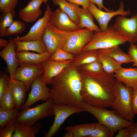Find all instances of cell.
<instances>
[{
	"label": "cell",
	"mask_w": 137,
	"mask_h": 137,
	"mask_svg": "<svg viewBox=\"0 0 137 137\" xmlns=\"http://www.w3.org/2000/svg\"><path fill=\"white\" fill-rule=\"evenodd\" d=\"M76 55L66 52L63 49H58L52 55L49 59L58 62H63L68 60H74Z\"/></svg>",
	"instance_id": "e575fe53"
},
{
	"label": "cell",
	"mask_w": 137,
	"mask_h": 137,
	"mask_svg": "<svg viewBox=\"0 0 137 137\" xmlns=\"http://www.w3.org/2000/svg\"><path fill=\"white\" fill-rule=\"evenodd\" d=\"M116 80L127 87L134 89L137 87V68L122 67L114 74Z\"/></svg>",
	"instance_id": "ffe728a7"
},
{
	"label": "cell",
	"mask_w": 137,
	"mask_h": 137,
	"mask_svg": "<svg viewBox=\"0 0 137 137\" xmlns=\"http://www.w3.org/2000/svg\"><path fill=\"white\" fill-rule=\"evenodd\" d=\"M116 137H128V132L127 128H125L119 129Z\"/></svg>",
	"instance_id": "f6af8a7d"
},
{
	"label": "cell",
	"mask_w": 137,
	"mask_h": 137,
	"mask_svg": "<svg viewBox=\"0 0 137 137\" xmlns=\"http://www.w3.org/2000/svg\"><path fill=\"white\" fill-rule=\"evenodd\" d=\"M16 53L18 62L33 64H42L52 55L47 52L38 54L24 51Z\"/></svg>",
	"instance_id": "44dd1931"
},
{
	"label": "cell",
	"mask_w": 137,
	"mask_h": 137,
	"mask_svg": "<svg viewBox=\"0 0 137 137\" xmlns=\"http://www.w3.org/2000/svg\"><path fill=\"white\" fill-rule=\"evenodd\" d=\"M9 41L6 40L1 38L0 39V48H2L4 47L8 44Z\"/></svg>",
	"instance_id": "bcb514c9"
},
{
	"label": "cell",
	"mask_w": 137,
	"mask_h": 137,
	"mask_svg": "<svg viewBox=\"0 0 137 137\" xmlns=\"http://www.w3.org/2000/svg\"><path fill=\"white\" fill-rule=\"evenodd\" d=\"M96 123H86L73 126H68L64 129L72 132L74 137L88 136L91 134Z\"/></svg>",
	"instance_id": "f1b7e54d"
},
{
	"label": "cell",
	"mask_w": 137,
	"mask_h": 137,
	"mask_svg": "<svg viewBox=\"0 0 137 137\" xmlns=\"http://www.w3.org/2000/svg\"><path fill=\"white\" fill-rule=\"evenodd\" d=\"M93 33V31L87 28L70 32L69 37L63 49L76 55L90 41Z\"/></svg>",
	"instance_id": "9c48e42d"
},
{
	"label": "cell",
	"mask_w": 137,
	"mask_h": 137,
	"mask_svg": "<svg viewBox=\"0 0 137 137\" xmlns=\"http://www.w3.org/2000/svg\"><path fill=\"white\" fill-rule=\"evenodd\" d=\"M132 109L135 115L137 114V87L133 89L132 100Z\"/></svg>",
	"instance_id": "60d3db41"
},
{
	"label": "cell",
	"mask_w": 137,
	"mask_h": 137,
	"mask_svg": "<svg viewBox=\"0 0 137 137\" xmlns=\"http://www.w3.org/2000/svg\"><path fill=\"white\" fill-rule=\"evenodd\" d=\"M81 107L84 111L93 115L99 123L107 128L112 137L119 129L126 128L133 123L124 118L114 110H108L105 108L93 106L83 101Z\"/></svg>",
	"instance_id": "3957f363"
},
{
	"label": "cell",
	"mask_w": 137,
	"mask_h": 137,
	"mask_svg": "<svg viewBox=\"0 0 137 137\" xmlns=\"http://www.w3.org/2000/svg\"><path fill=\"white\" fill-rule=\"evenodd\" d=\"M74 60L58 62L48 59L42 63L44 69L43 78L47 84H51L53 79L59 74Z\"/></svg>",
	"instance_id": "e0dca14e"
},
{
	"label": "cell",
	"mask_w": 137,
	"mask_h": 137,
	"mask_svg": "<svg viewBox=\"0 0 137 137\" xmlns=\"http://www.w3.org/2000/svg\"><path fill=\"white\" fill-rule=\"evenodd\" d=\"M77 68L84 74L93 76H100L106 73L98 60L81 65Z\"/></svg>",
	"instance_id": "f546056e"
},
{
	"label": "cell",
	"mask_w": 137,
	"mask_h": 137,
	"mask_svg": "<svg viewBox=\"0 0 137 137\" xmlns=\"http://www.w3.org/2000/svg\"><path fill=\"white\" fill-rule=\"evenodd\" d=\"M94 17L88 8H81L80 14V22L78 26L81 29L85 28L93 31H101L100 27L94 23Z\"/></svg>",
	"instance_id": "4316f807"
},
{
	"label": "cell",
	"mask_w": 137,
	"mask_h": 137,
	"mask_svg": "<svg viewBox=\"0 0 137 137\" xmlns=\"http://www.w3.org/2000/svg\"><path fill=\"white\" fill-rule=\"evenodd\" d=\"M119 15L113 25L121 35L126 38L130 44L137 42V13L128 18Z\"/></svg>",
	"instance_id": "30bf717a"
},
{
	"label": "cell",
	"mask_w": 137,
	"mask_h": 137,
	"mask_svg": "<svg viewBox=\"0 0 137 137\" xmlns=\"http://www.w3.org/2000/svg\"><path fill=\"white\" fill-rule=\"evenodd\" d=\"M98 50H90L80 52L76 55L72 63L74 67L77 68L80 66L98 60Z\"/></svg>",
	"instance_id": "484cf974"
},
{
	"label": "cell",
	"mask_w": 137,
	"mask_h": 137,
	"mask_svg": "<svg viewBox=\"0 0 137 137\" xmlns=\"http://www.w3.org/2000/svg\"><path fill=\"white\" fill-rule=\"evenodd\" d=\"M67 2L82 6L83 8H88L90 6L91 3L89 0H66Z\"/></svg>",
	"instance_id": "7bdbcfd3"
},
{
	"label": "cell",
	"mask_w": 137,
	"mask_h": 137,
	"mask_svg": "<svg viewBox=\"0 0 137 137\" xmlns=\"http://www.w3.org/2000/svg\"><path fill=\"white\" fill-rule=\"evenodd\" d=\"M19 110L15 107L6 109L0 107V128H4L10 123L16 121L20 112Z\"/></svg>",
	"instance_id": "4dcf8cb0"
},
{
	"label": "cell",
	"mask_w": 137,
	"mask_h": 137,
	"mask_svg": "<svg viewBox=\"0 0 137 137\" xmlns=\"http://www.w3.org/2000/svg\"><path fill=\"white\" fill-rule=\"evenodd\" d=\"M81 73L83 101L96 107L105 108L112 107L115 100L116 79L114 74L106 73L101 76H95Z\"/></svg>",
	"instance_id": "7a4b0ae2"
},
{
	"label": "cell",
	"mask_w": 137,
	"mask_h": 137,
	"mask_svg": "<svg viewBox=\"0 0 137 137\" xmlns=\"http://www.w3.org/2000/svg\"><path fill=\"white\" fill-rule=\"evenodd\" d=\"M111 133L105 126L99 123H96L91 134L88 137H112Z\"/></svg>",
	"instance_id": "d590c367"
},
{
	"label": "cell",
	"mask_w": 137,
	"mask_h": 137,
	"mask_svg": "<svg viewBox=\"0 0 137 137\" xmlns=\"http://www.w3.org/2000/svg\"><path fill=\"white\" fill-rule=\"evenodd\" d=\"M12 137H35L39 132L41 126L39 123L31 127L16 121Z\"/></svg>",
	"instance_id": "cb8c5ba5"
},
{
	"label": "cell",
	"mask_w": 137,
	"mask_h": 137,
	"mask_svg": "<svg viewBox=\"0 0 137 137\" xmlns=\"http://www.w3.org/2000/svg\"><path fill=\"white\" fill-rule=\"evenodd\" d=\"M135 44L136 45V46L137 47V42H136V43Z\"/></svg>",
	"instance_id": "681fc988"
},
{
	"label": "cell",
	"mask_w": 137,
	"mask_h": 137,
	"mask_svg": "<svg viewBox=\"0 0 137 137\" xmlns=\"http://www.w3.org/2000/svg\"><path fill=\"white\" fill-rule=\"evenodd\" d=\"M8 87L13 96L15 107L21 109L25 102L27 91L22 82L8 78Z\"/></svg>",
	"instance_id": "d6986e66"
},
{
	"label": "cell",
	"mask_w": 137,
	"mask_h": 137,
	"mask_svg": "<svg viewBox=\"0 0 137 137\" xmlns=\"http://www.w3.org/2000/svg\"><path fill=\"white\" fill-rule=\"evenodd\" d=\"M54 120L48 131L44 135L45 137H52L59 130L65 120L74 114L84 111L81 107L63 104H54L53 106Z\"/></svg>",
	"instance_id": "ba28073f"
},
{
	"label": "cell",
	"mask_w": 137,
	"mask_h": 137,
	"mask_svg": "<svg viewBox=\"0 0 137 137\" xmlns=\"http://www.w3.org/2000/svg\"><path fill=\"white\" fill-rule=\"evenodd\" d=\"M26 28L25 24L24 22L18 20L14 21L5 30V36H10L24 32Z\"/></svg>",
	"instance_id": "d6a6232c"
},
{
	"label": "cell",
	"mask_w": 137,
	"mask_h": 137,
	"mask_svg": "<svg viewBox=\"0 0 137 137\" xmlns=\"http://www.w3.org/2000/svg\"><path fill=\"white\" fill-rule=\"evenodd\" d=\"M70 32L58 29L48 24L42 37L47 52L51 55L58 49H63L69 37Z\"/></svg>",
	"instance_id": "52a82bcc"
},
{
	"label": "cell",
	"mask_w": 137,
	"mask_h": 137,
	"mask_svg": "<svg viewBox=\"0 0 137 137\" xmlns=\"http://www.w3.org/2000/svg\"><path fill=\"white\" fill-rule=\"evenodd\" d=\"M43 3V0H31L26 6L19 11V18L25 23L35 22L42 14L40 7Z\"/></svg>",
	"instance_id": "ac0fdd59"
},
{
	"label": "cell",
	"mask_w": 137,
	"mask_h": 137,
	"mask_svg": "<svg viewBox=\"0 0 137 137\" xmlns=\"http://www.w3.org/2000/svg\"><path fill=\"white\" fill-rule=\"evenodd\" d=\"M100 50L122 64L133 62L131 57L128 54L124 52L119 46Z\"/></svg>",
	"instance_id": "83f0119b"
},
{
	"label": "cell",
	"mask_w": 137,
	"mask_h": 137,
	"mask_svg": "<svg viewBox=\"0 0 137 137\" xmlns=\"http://www.w3.org/2000/svg\"><path fill=\"white\" fill-rule=\"evenodd\" d=\"M9 43L0 52V56L5 61L9 74V78L14 79L19 62L16 56V46L13 38L10 37Z\"/></svg>",
	"instance_id": "2e32d148"
},
{
	"label": "cell",
	"mask_w": 137,
	"mask_h": 137,
	"mask_svg": "<svg viewBox=\"0 0 137 137\" xmlns=\"http://www.w3.org/2000/svg\"><path fill=\"white\" fill-rule=\"evenodd\" d=\"M18 0H0V12L2 13L14 10Z\"/></svg>",
	"instance_id": "8d00e7d4"
},
{
	"label": "cell",
	"mask_w": 137,
	"mask_h": 137,
	"mask_svg": "<svg viewBox=\"0 0 137 137\" xmlns=\"http://www.w3.org/2000/svg\"><path fill=\"white\" fill-rule=\"evenodd\" d=\"M14 41L16 46V52L31 50L42 53L47 51L46 47L42 38L28 41Z\"/></svg>",
	"instance_id": "7402d4cb"
},
{
	"label": "cell",
	"mask_w": 137,
	"mask_h": 137,
	"mask_svg": "<svg viewBox=\"0 0 137 137\" xmlns=\"http://www.w3.org/2000/svg\"><path fill=\"white\" fill-rule=\"evenodd\" d=\"M55 5H58L75 23L79 24L81 8L77 5L70 3L66 0H50Z\"/></svg>",
	"instance_id": "603a6c76"
},
{
	"label": "cell",
	"mask_w": 137,
	"mask_h": 137,
	"mask_svg": "<svg viewBox=\"0 0 137 137\" xmlns=\"http://www.w3.org/2000/svg\"><path fill=\"white\" fill-rule=\"evenodd\" d=\"M127 42V39L110 25L106 30L95 32L90 41L81 52L90 50L107 49L119 46Z\"/></svg>",
	"instance_id": "277c9868"
},
{
	"label": "cell",
	"mask_w": 137,
	"mask_h": 137,
	"mask_svg": "<svg viewBox=\"0 0 137 137\" xmlns=\"http://www.w3.org/2000/svg\"><path fill=\"white\" fill-rule=\"evenodd\" d=\"M0 107L6 109H11L15 107L14 100L9 87L0 97Z\"/></svg>",
	"instance_id": "836d02e7"
},
{
	"label": "cell",
	"mask_w": 137,
	"mask_h": 137,
	"mask_svg": "<svg viewBox=\"0 0 137 137\" xmlns=\"http://www.w3.org/2000/svg\"><path fill=\"white\" fill-rule=\"evenodd\" d=\"M98 60L101 63L105 72L108 74H114L122 67V64L101 50H98Z\"/></svg>",
	"instance_id": "d4e9b609"
},
{
	"label": "cell",
	"mask_w": 137,
	"mask_h": 137,
	"mask_svg": "<svg viewBox=\"0 0 137 137\" xmlns=\"http://www.w3.org/2000/svg\"><path fill=\"white\" fill-rule=\"evenodd\" d=\"M18 62L14 79L23 82L27 91L34 80L43 73V67L42 64H33Z\"/></svg>",
	"instance_id": "7c38bea8"
},
{
	"label": "cell",
	"mask_w": 137,
	"mask_h": 137,
	"mask_svg": "<svg viewBox=\"0 0 137 137\" xmlns=\"http://www.w3.org/2000/svg\"><path fill=\"white\" fill-rule=\"evenodd\" d=\"M43 80L42 75L37 77L30 85L31 90L21 110L29 108L39 100L46 101L51 98L50 89Z\"/></svg>",
	"instance_id": "8fae6325"
},
{
	"label": "cell",
	"mask_w": 137,
	"mask_h": 137,
	"mask_svg": "<svg viewBox=\"0 0 137 137\" xmlns=\"http://www.w3.org/2000/svg\"><path fill=\"white\" fill-rule=\"evenodd\" d=\"M16 122H12L4 128H0V137H12L14 132Z\"/></svg>",
	"instance_id": "74e56055"
},
{
	"label": "cell",
	"mask_w": 137,
	"mask_h": 137,
	"mask_svg": "<svg viewBox=\"0 0 137 137\" xmlns=\"http://www.w3.org/2000/svg\"><path fill=\"white\" fill-rule=\"evenodd\" d=\"M88 9L97 21L101 31L108 28L109 22L113 17L117 15L127 16L131 13L130 10H125L124 4L123 1L120 2L119 7L116 11H103L99 9L95 4L92 3H90Z\"/></svg>",
	"instance_id": "4fadbf2b"
},
{
	"label": "cell",
	"mask_w": 137,
	"mask_h": 137,
	"mask_svg": "<svg viewBox=\"0 0 137 137\" xmlns=\"http://www.w3.org/2000/svg\"><path fill=\"white\" fill-rule=\"evenodd\" d=\"M91 3L96 4L97 6V7L99 9L102 10L104 9L106 11L111 12L114 11L113 10H111L105 7L103 4V0H89Z\"/></svg>",
	"instance_id": "ee69618b"
},
{
	"label": "cell",
	"mask_w": 137,
	"mask_h": 137,
	"mask_svg": "<svg viewBox=\"0 0 137 137\" xmlns=\"http://www.w3.org/2000/svg\"><path fill=\"white\" fill-rule=\"evenodd\" d=\"M8 78L6 74L1 72L0 75V97L8 87Z\"/></svg>",
	"instance_id": "f35d334b"
},
{
	"label": "cell",
	"mask_w": 137,
	"mask_h": 137,
	"mask_svg": "<svg viewBox=\"0 0 137 137\" xmlns=\"http://www.w3.org/2000/svg\"><path fill=\"white\" fill-rule=\"evenodd\" d=\"M54 103L50 98L43 103L32 108L22 110L16 121L32 127L38 120L54 114L53 106Z\"/></svg>",
	"instance_id": "8992f818"
},
{
	"label": "cell",
	"mask_w": 137,
	"mask_h": 137,
	"mask_svg": "<svg viewBox=\"0 0 137 137\" xmlns=\"http://www.w3.org/2000/svg\"><path fill=\"white\" fill-rule=\"evenodd\" d=\"M72 63L53 79L50 92L55 104L81 107L82 75Z\"/></svg>",
	"instance_id": "6da1fadb"
},
{
	"label": "cell",
	"mask_w": 137,
	"mask_h": 137,
	"mask_svg": "<svg viewBox=\"0 0 137 137\" xmlns=\"http://www.w3.org/2000/svg\"><path fill=\"white\" fill-rule=\"evenodd\" d=\"M126 128L128 132V137H137V121Z\"/></svg>",
	"instance_id": "b9f144b4"
},
{
	"label": "cell",
	"mask_w": 137,
	"mask_h": 137,
	"mask_svg": "<svg viewBox=\"0 0 137 137\" xmlns=\"http://www.w3.org/2000/svg\"><path fill=\"white\" fill-rule=\"evenodd\" d=\"M52 12L50 6L48 4H47L43 16L36 22L31 27L29 32L24 36L14 38V40L21 41H28L42 38L46 27L48 24Z\"/></svg>",
	"instance_id": "5bb4252c"
},
{
	"label": "cell",
	"mask_w": 137,
	"mask_h": 137,
	"mask_svg": "<svg viewBox=\"0 0 137 137\" xmlns=\"http://www.w3.org/2000/svg\"><path fill=\"white\" fill-rule=\"evenodd\" d=\"M64 137H74L72 133L70 131H66V132L63 135Z\"/></svg>",
	"instance_id": "7dc6e473"
},
{
	"label": "cell",
	"mask_w": 137,
	"mask_h": 137,
	"mask_svg": "<svg viewBox=\"0 0 137 137\" xmlns=\"http://www.w3.org/2000/svg\"><path fill=\"white\" fill-rule=\"evenodd\" d=\"M15 10L3 13L0 19V36L4 37V33L6 29L14 21L13 18L16 14Z\"/></svg>",
	"instance_id": "1f68e13d"
},
{
	"label": "cell",
	"mask_w": 137,
	"mask_h": 137,
	"mask_svg": "<svg viewBox=\"0 0 137 137\" xmlns=\"http://www.w3.org/2000/svg\"><path fill=\"white\" fill-rule=\"evenodd\" d=\"M48 0H43V3H45V4H46Z\"/></svg>",
	"instance_id": "c3c4849f"
},
{
	"label": "cell",
	"mask_w": 137,
	"mask_h": 137,
	"mask_svg": "<svg viewBox=\"0 0 137 137\" xmlns=\"http://www.w3.org/2000/svg\"><path fill=\"white\" fill-rule=\"evenodd\" d=\"M133 89L126 87L116 80L114 91L115 100L112 107L121 116L133 122L135 115L132 109Z\"/></svg>",
	"instance_id": "5b68a950"
},
{
	"label": "cell",
	"mask_w": 137,
	"mask_h": 137,
	"mask_svg": "<svg viewBox=\"0 0 137 137\" xmlns=\"http://www.w3.org/2000/svg\"><path fill=\"white\" fill-rule=\"evenodd\" d=\"M128 54L133 60L132 66L137 68V47L135 44H130Z\"/></svg>",
	"instance_id": "ab89813d"
},
{
	"label": "cell",
	"mask_w": 137,
	"mask_h": 137,
	"mask_svg": "<svg viewBox=\"0 0 137 137\" xmlns=\"http://www.w3.org/2000/svg\"><path fill=\"white\" fill-rule=\"evenodd\" d=\"M48 24L58 29L68 32L81 29L59 7L52 11Z\"/></svg>",
	"instance_id": "9a60e30c"
}]
</instances>
